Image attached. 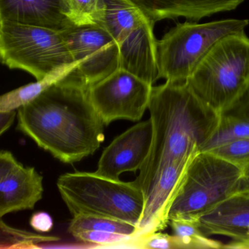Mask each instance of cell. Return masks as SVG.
<instances>
[{
	"label": "cell",
	"instance_id": "cell-10",
	"mask_svg": "<svg viewBox=\"0 0 249 249\" xmlns=\"http://www.w3.org/2000/svg\"><path fill=\"white\" fill-rule=\"evenodd\" d=\"M77 72L89 87L103 81L121 68L117 42L101 26H75L62 31Z\"/></svg>",
	"mask_w": 249,
	"mask_h": 249
},
{
	"label": "cell",
	"instance_id": "cell-16",
	"mask_svg": "<svg viewBox=\"0 0 249 249\" xmlns=\"http://www.w3.org/2000/svg\"><path fill=\"white\" fill-rule=\"evenodd\" d=\"M155 24L183 17L188 21L236 9L245 0H129Z\"/></svg>",
	"mask_w": 249,
	"mask_h": 249
},
{
	"label": "cell",
	"instance_id": "cell-29",
	"mask_svg": "<svg viewBox=\"0 0 249 249\" xmlns=\"http://www.w3.org/2000/svg\"><path fill=\"white\" fill-rule=\"evenodd\" d=\"M223 249H249V240L243 242L233 241L231 240L227 244L224 245Z\"/></svg>",
	"mask_w": 249,
	"mask_h": 249
},
{
	"label": "cell",
	"instance_id": "cell-7",
	"mask_svg": "<svg viewBox=\"0 0 249 249\" xmlns=\"http://www.w3.org/2000/svg\"><path fill=\"white\" fill-rule=\"evenodd\" d=\"M241 169L210 151H199L191 161L172 204L169 221L197 220L238 190Z\"/></svg>",
	"mask_w": 249,
	"mask_h": 249
},
{
	"label": "cell",
	"instance_id": "cell-13",
	"mask_svg": "<svg viewBox=\"0 0 249 249\" xmlns=\"http://www.w3.org/2000/svg\"><path fill=\"white\" fill-rule=\"evenodd\" d=\"M43 176L35 167H24L12 153L0 152V216L34 209L43 198Z\"/></svg>",
	"mask_w": 249,
	"mask_h": 249
},
{
	"label": "cell",
	"instance_id": "cell-11",
	"mask_svg": "<svg viewBox=\"0 0 249 249\" xmlns=\"http://www.w3.org/2000/svg\"><path fill=\"white\" fill-rule=\"evenodd\" d=\"M153 141L151 119L139 122L116 137L106 147L95 173L113 180L126 172L141 170L149 156Z\"/></svg>",
	"mask_w": 249,
	"mask_h": 249
},
{
	"label": "cell",
	"instance_id": "cell-9",
	"mask_svg": "<svg viewBox=\"0 0 249 249\" xmlns=\"http://www.w3.org/2000/svg\"><path fill=\"white\" fill-rule=\"evenodd\" d=\"M152 87L120 68L89 87L90 100L106 126L117 120L139 122L148 109Z\"/></svg>",
	"mask_w": 249,
	"mask_h": 249
},
{
	"label": "cell",
	"instance_id": "cell-1",
	"mask_svg": "<svg viewBox=\"0 0 249 249\" xmlns=\"http://www.w3.org/2000/svg\"><path fill=\"white\" fill-rule=\"evenodd\" d=\"M76 69L19 107L17 115V129L65 164L92 155L105 140L106 125Z\"/></svg>",
	"mask_w": 249,
	"mask_h": 249
},
{
	"label": "cell",
	"instance_id": "cell-12",
	"mask_svg": "<svg viewBox=\"0 0 249 249\" xmlns=\"http://www.w3.org/2000/svg\"><path fill=\"white\" fill-rule=\"evenodd\" d=\"M195 156L169 163L160 172L144 196L142 215L137 225L136 234L132 238L161 231L169 224L172 204Z\"/></svg>",
	"mask_w": 249,
	"mask_h": 249
},
{
	"label": "cell",
	"instance_id": "cell-17",
	"mask_svg": "<svg viewBox=\"0 0 249 249\" xmlns=\"http://www.w3.org/2000/svg\"><path fill=\"white\" fill-rule=\"evenodd\" d=\"M218 126L200 151L249 137V90L227 108L218 112Z\"/></svg>",
	"mask_w": 249,
	"mask_h": 249
},
{
	"label": "cell",
	"instance_id": "cell-2",
	"mask_svg": "<svg viewBox=\"0 0 249 249\" xmlns=\"http://www.w3.org/2000/svg\"><path fill=\"white\" fill-rule=\"evenodd\" d=\"M148 110L153 125L149 156L134 183L144 196L164 166L193 157L218 126V112L198 97L188 82L166 81L151 90Z\"/></svg>",
	"mask_w": 249,
	"mask_h": 249
},
{
	"label": "cell",
	"instance_id": "cell-5",
	"mask_svg": "<svg viewBox=\"0 0 249 249\" xmlns=\"http://www.w3.org/2000/svg\"><path fill=\"white\" fill-rule=\"evenodd\" d=\"M246 19H227L197 24L179 23L157 40L158 78L186 83L201 59L218 40L229 35L243 33Z\"/></svg>",
	"mask_w": 249,
	"mask_h": 249
},
{
	"label": "cell",
	"instance_id": "cell-25",
	"mask_svg": "<svg viewBox=\"0 0 249 249\" xmlns=\"http://www.w3.org/2000/svg\"><path fill=\"white\" fill-rule=\"evenodd\" d=\"M73 237L80 241L95 245L97 247H116L119 245L123 246L132 238V236L94 230L81 231L74 234Z\"/></svg>",
	"mask_w": 249,
	"mask_h": 249
},
{
	"label": "cell",
	"instance_id": "cell-14",
	"mask_svg": "<svg viewBox=\"0 0 249 249\" xmlns=\"http://www.w3.org/2000/svg\"><path fill=\"white\" fill-rule=\"evenodd\" d=\"M0 20L59 32L75 26L69 0H0Z\"/></svg>",
	"mask_w": 249,
	"mask_h": 249
},
{
	"label": "cell",
	"instance_id": "cell-8",
	"mask_svg": "<svg viewBox=\"0 0 249 249\" xmlns=\"http://www.w3.org/2000/svg\"><path fill=\"white\" fill-rule=\"evenodd\" d=\"M104 18L99 25L117 42L121 68L154 85L159 79L154 23L129 0H103Z\"/></svg>",
	"mask_w": 249,
	"mask_h": 249
},
{
	"label": "cell",
	"instance_id": "cell-4",
	"mask_svg": "<svg viewBox=\"0 0 249 249\" xmlns=\"http://www.w3.org/2000/svg\"><path fill=\"white\" fill-rule=\"evenodd\" d=\"M58 190L73 216L93 215L138 225L144 195L134 181L124 182L94 173L76 171L59 176Z\"/></svg>",
	"mask_w": 249,
	"mask_h": 249
},
{
	"label": "cell",
	"instance_id": "cell-21",
	"mask_svg": "<svg viewBox=\"0 0 249 249\" xmlns=\"http://www.w3.org/2000/svg\"><path fill=\"white\" fill-rule=\"evenodd\" d=\"M169 224L173 234L186 242L189 249H223L222 243L209 238L202 232L197 220L172 218L169 221Z\"/></svg>",
	"mask_w": 249,
	"mask_h": 249
},
{
	"label": "cell",
	"instance_id": "cell-18",
	"mask_svg": "<svg viewBox=\"0 0 249 249\" xmlns=\"http://www.w3.org/2000/svg\"><path fill=\"white\" fill-rule=\"evenodd\" d=\"M78 66V62L58 70L37 82L30 83L0 97V112L10 111L28 104L58 81L68 76Z\"/></svg>",
	"mask_w": 249,
	"mask_h": 249
},
{
	"label": "cell",
	"instance_id": "cell-3",
	"mask_svg": "<svg viewBox=\"0 0 249 249\" xmlns=\"http://www.w3.org/2000/svg\"><path fill=\"white\" fill-rule=\"evenodd\" d=\"M187 82L199 98L218 112L244 95L249 90V38L244 32L218 40Z\"/></svg>",
	"mask_w": 249,
	"mask_h": 249
},
{
	"label": "cell",
	"instance_id": "cell-20",
	"mask_svg": "<svg viewBox=\"0 0 249 249\" xmlns=\"http://www.w3.org/2000/svg\"><path fill=\"white\" fill-rule=\"evenodd\" d=\"M59 237L42 235L27 230L10 227L1 220L0 222V249H39L41 243L59 241Z\"/></svg>",
	"mask_w": 249,
	"mask_h": 249
},
{
	"label": "cell",
	"instance_id": "cell-24",
	"mask_svg": "<svg viewBox=\"0 0 249 249\" xmlns=\"http://www.w3.org/2000/svg\"><path fill=\"white\" fill-rule=\"evenodd\" d=\"M208 151L243 170L249 165V137L230 141Z\"/></svg>",
	"mask_w": 249,
	"mask_h": 249
},
{
	"label": "cell",
	"instance_id": "cell-23",
	"mask_svg": "<svg viewBox=\"0 0 249 249\" xmlns=\"http://www.w3.org/2000/svg\"><path fill=\"white\" fill-rule=\"evenodd\" d=\"M142 249H189L186 242L180 237L164 234L161 231L132 238L124 246Z\"/></svg>",
	"mask_w": 249,
	"mask_h": 249
},
{
	"label": "cell",
	"instance_id": "cell-27",
	"mask_svg": "<svg viewBox=\"0 0 249 249\" xmlns=\"http://www.w3.org/2000/svg\"><path fill=\"white\" fill-rule=\"evenodd\" d=\"M17 112L15 110L0 112V135L5 133L14 123Z\"/></svg>",
	"mask_w": 249,
	"mask_h": 249
},
{
	"label": "cell",
	"instance_id": "cell-26",
	"mask_svg": "<svg viewBox=\"0 0 249 249\" xmlns=\"http://www.w3.org/2000/svg\"><path fill=\"white\" fill-rule=\"evenodd\" d=\"M30 225L39 232H49L53 228V219L48 213H35L30 218Z\"/></svg>",
	"mask_w": 249,
	"mask_h": 249
},
{
	"label": "cell",
	"instance_id": "cell-15",
	"mask_svg": "<svg viewBox=\"0 0 249 249\" xmlns=\"http://www.w3.org/2000/svg\"><path fill=\"white\" fill-rule=\"evenodd\" d=\"M206 236L223 235L233 241L249 240V192L237 191L197 219Z\"/></svg>",
	"mask_w": 249,
	"mask_h": 249
},
{
	"label": "cell",
	"instance_id": "cell-22",
	"mask_svg": "<svg viewBox=\"0 0 249 249\" xmlns=\"http://www.w3.org/2000/svg\"><path fill=\"white\" fill-rule=\"evenodd\" d=\"M69 3L75 26L99 25L104 18L103 0H69Z\"/></svg>",
	"mask_w": 249,
	"mask_h": 249
},
{
	"label": "cell",
	"instance_id": "cell-28",
	"mask_svg": "<svg viewBox=\"0 0 249 249\" xmlns=\"http://www.w3.org/2000/svg\"><path fill=\"white\" fill-rule=\"evenodd\" d=\"M237 191L249 192V165L242 170L241 178H240Z\"/></svg>",
	"mask_w": 249,
	"mask_h": 249
},
{
	"label": "cell",
	"instance_id": "cell-6",
	"mask_svg": "<svg viewBox=\"0 0 249 249\" xmlns=\"http://www.w3.org/2000/svg\"><path fill=\"white\" fill-rule=\"evenodd\" d=\"M0 56L10 69L23 70L37 81L76 63L62 32L0 20Z\"/></svg>",
	"mask_w": 249,
	"mask_h": 249
},
{
	"label": "cell",
	"instance_id": "cell-19",
	"mask_svg": "<svg viewBox=\"0 0 249 249\" xmlns=\"http://www.w3.org/2000/svg\"><path fill=\"white\" fill-rule=\"evenodd\" d=\"M108 231L125 235L133 236L137 232V226L114 218L93 215H78L73 216L68 231L72 234L84 231Z\"/></svg>",
	"mask_w": 249,
	"mask_h": 249
}]
</instances>
